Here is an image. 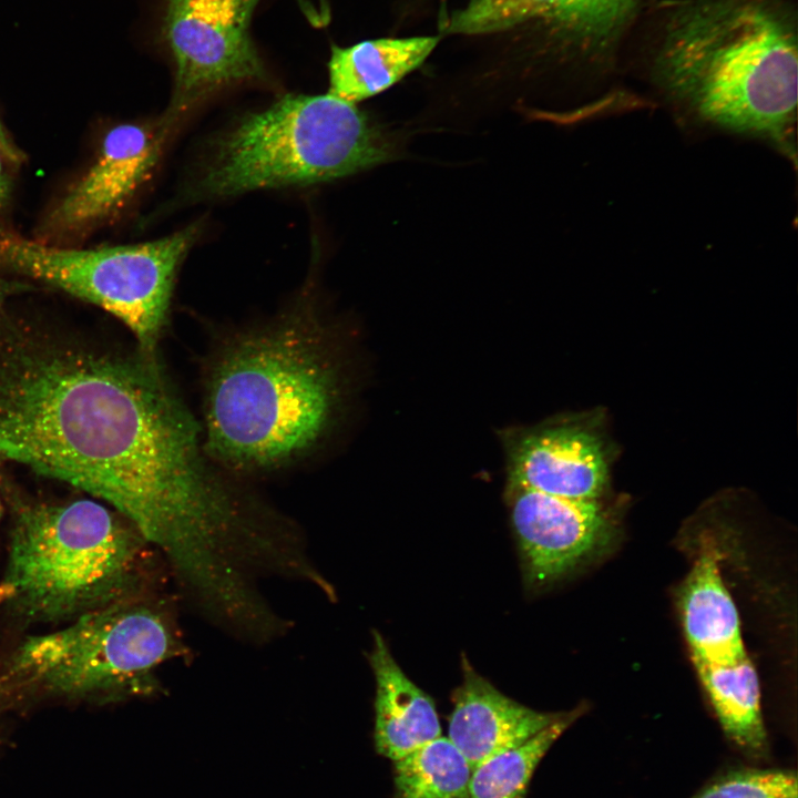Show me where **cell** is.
<instances>
[{
	"mask_svg": "<svg viewBox=\"0 0 798 798\" xmlns=\"http://www.w3.org/2000/svg\"><path fill=\"white\" fill-rule=\"evenodd\" d=\"M0 456L113 505L145 532L214 467L160 358L0 313Z\"/></svg>",
	"mask_w": 798,
	"mask_h": 798,
	"instance_id": "1",
	"label": "cell"
},
{
	"mask_svg": "<svg viewBox=\"0 0 798 798\" xmlns=\"http://www.w3.org/2000/svg\"><path fill=\"white\" fill-rule=\"evenodd\" d=\"M338 372L327 328L310 303L231 330L204 366L201 428L207 453L236 478L309 460L335 420Z\"/></svg>",
	"mask_w": 798,
	"mask_h": 798,
	"instance_id": "2",
	"label": "cell"
},
{
	"mask_svg": "<svg viewBox=\"0 0 798 798\" xmlns=\"http://www.w3.org/2000/svg\"><path fill=\"white\" fill-rule=\"evenodd\" d=\"M658 84L703 121L758 136L795 160L796 19L782 0H685L654 61Z\"/></svg>",
	"mask_w": 798,
	"mask_h": 798,
	"instance_id": "3",
	"label": "cell"
},
{
	"mask_svg": "<svg viewBox=\"0 0 798 798\" xmlns=\"http://www.w3.org/2000/svg\"><path fill=\"white\" fill-rule=\"evenodd\" d=\"M638 0H393L391 28L438 35L479 88L522 91L604 63Z\"/></svg>",
	"mask_w": 798,
	"mask_h": 798,
	"instance_id": "4",
	"label": "cell"
},
{
	"mask_svg": "<svg viewBox=\"0 0 798 798\" xmlns=\"http://www.w3.org/2000/svg\"><path fill=\"white\" fill-rule=\"evenodd\" d=\"M146 544L130 522L91 500L21 505L3 581L13 590L9 602L52 621L133 597Z\"/></svg>",
	"mask_w": 798,
	"mask_h": 798,
	"instance_id": "5",
	"label": "cell"
},
{
	"mask_svg": "<svg viewBox=\"0 0 798 798\" xmlns=\"http://www.w3.org/2000/svg\"><path fill=\"white\" fill-rule=\"evenodd\" d=\"M390 134L330 93L285 94L223 136L197 184L204 195L329 182L390 161Z\"/></svg>",
	"mask_w": 798,
	"mask_h": 798,
	"instance_id": "6",
	"label": "cell"
},
{
	"mask_svg": "<svg viewBox=\"0 0 798 798\" xmlns=\"http://www.w3.org/2000/svg\"><path fill=\"white\" fill-rule=\"evenodd\" d=\"M187 652L171 603L133 596L24 641L6 664L0 686L62 695L152 693L160 687V666Z\"/></svg>",
	"mask_w": 798,
	"mask_h": 798,
	"instance_id": "7",
	"label": "cell"
},
{
	"mask_svg": "<svg viewBox=\"0 0 798 798\" xmlns=\"http://www.w3.org/2000/svg\"><path fill=\"white\" fill-rule=\"evenodd\" d=\"M196 233L191 226L141 244L75 248L0 227V268L109 311L131 330L141 351L158 357L176 272Z\"/></svg>",
	"mask_w": 798,
	"mask_h": 798,
	"instance_id": "8",
	"label": "cell"
},
{
	"mask_svg": "<svg viewBox=\"0 0 798 798\" xmlns=\"http://www.w3.org/2000/svg\"><path fill=\"white\" fill-rule=\"evenodd\" d=\"M268 1L150 0L151 44L173 71L167 125L222 91L272 82L253 32Z\"/></svg>",
	"mask_w": 798,
	"mask_h": 798,
	"instance_id": "9",
	"label": "cell"
},
{
	"mask_svg": "<svg viewBox=\"0 0 798 798\" xmlns=\"http://www.w3.org/2000/svg\"><path fill=\"white\" fill-rule=\"evenodd\" d=\"M166 131L162 123L110 129L90 166L41 218L34 239L71 246L112 222L150 176Z\"/></svg>",
	"mask_w": 798,
	"mask_h": 798,
	"instance_id": "10",
	"label": "cell"
},
{
	"mask_svg": "<svg viewBox=\"0 0 798 798\" xmlns=\"http://www.w3.org/2000/svg\"><path fill=\"white\" fill-rule=\"evenodd\" d=\"M511 520L529 584L548 585L606 550L615 536L598 500L513 490Z\"/></svg>",
	"mask_w": 798,
	"mask_h": 798,
	"instance_id": "11",
	"label": "cell"
},
{
	"mask_svg": "<svg viewBox=\"0 0 798 798\" xmlns=\"http://www.w3.org/2000/svg\"><path fill=\"white\" fill-rule=\"evenodd\" d=\"M607 478L603 442L579 426L549 428L525 437L515 449L510 471L513 490L574 500H598Z\"/></svg>",
	"mask_w": 798,
	"mask_h": 798,
	"instance_id": "12",
	"label": "cell"
},
{
	"mask_svg": "<svg viewBox=\"0 0 798 798\" xmlns=\"http://www.w3.org/2000/svg\"><path fill=\"white\" fill-rule=\"evenodd\" d=\"M463 681L453 693L448 738L472 770L488 758L516 747L563 713L529 708L502 694L463 658Z\"/></svg>",
	"mask_w": 798,
	"mask_h": 798,
	"instance_id": "13",
	"label": "cell"
},
{
	"mask_svg": "<svg viewBox=\"0 0 798 798\" xmlns=\"http://www.w3.org/2000/svg\"><path fill=\"white\" fill-rule=\"evenodd\" d=\"M369 662L376 679L377 751L395 761L441 736L432 699L402 672L376 631Z\"/></svg>",
	"mask_w": 798,
	"mask_h": 798,
	"instance_id": "14",
	"label": "cell"
},
{
	"mask_svg": "<svg viewBox=\"0 0 798 798\" xmlns=\"http://www.w3.org/2000/svg\"><path fill=\"white\" fill-rule=\"evenodd\" d=\"M440 42L438 35H388L331 45L328 93L357 104L375 96L422 66Z\"/></svg>",
	"mask_w": 798,
	"mask_h": 798,
	"instance_id": "15",
	"label": "cell"
},
{
	"mask_svg": "<svg viewBox=\"0 0 798 798\" xmlns=\"http://www.w3.org/2000/svg\"><path fill=\"white\" fill-rule=\"evenodd\" d=\"M681 591V612L693 659L745 649L738 612L719 570V551L705 540Z\"/></svg>",
	"mask_w": 798,
	"mask_h": 798,
	"instance_id": "16",
	"label": "cell"
},
{
	"mask_svg": "<svg viewBox=\"0 0 798 798\" xmlns=\"http://www.w3.org/2000/svg\"><path fill=\"white\" fill-rule=\"evenodd\" d=\"M693 662L729 741L750 759L767 758L759 683L746 649Z\"/></svg>",
	"mask_w": 798,
	"mask_h": 798,
	"instance_id": "17",
	"label": "cell"
},
{
	"mask_svg": "<svg viewBox=\"0 0 798 798\" xmlns=\"http://www.w3.org/2000/svg\"><path fill=\"white\" fill-rule=\"evenodd\" d=\"M395 763L400 798H467L472 767L444 736L410 751Z\"/></svg>",
	"mask_w": 798,
	"mask_h": 798,
	"instance_id": "18",
	"label": "cell"
},
{
	"mask_svg": "<svg viewBox=\"0 0 798 798\" xmlns=\"http://www.w3.org/2000/svg\"><path fill=\"white\" fill-rule=\"evenodd\" d=\"M580 715V708L565 712L523 744L481 763L472 770L468 797L524 798L538 765Z\"/></svg>",
	"mask_w": 798,
	"mask_h": 798,
	"instance_id": "19",
	"label": "cell"
},
{
	"mask_svg": "<svg viewBox=\"0 0 798 798\" xmlns=\"http://www.w3.org/2000/svg\"><path fill=\"white\" fill-rule=\"evenodd\" d=\"M797 794L794 770L741 766L717 774L690 798H798Z\"/></svg>",
	"mask_w": 798,
	"mask_h": 798,
	"instance_id": "20",
	"label": "cell"
},
{
	"mask_svg": "<svg viewBox=\"0 0 798 798\" xmlns=\"http://www.w3.org/2000/svg\"><path fill=\"white\" fill-rule=\"evenodd\" d=\"M0 152L4 158L11 163L19 165L24 161L23 152L14 144L8 135L2 122L0 121Z\"/></svg>",
	"mask_w": 798,
	"mask_h": 798,
	"instance_id": "21",
	"label": "cell"
},
{
	"mask_svg": "<svg viewBox=\"0 0 798 798\" xmlns=\"http://www.w3.org/2000/svg\"><path fill=\"white\" fill-rule=\"evenodd\" d=\"M7 163L9 162L0 152V212L9 205L12 194V182L6 165Z\"/></svg>",
	"mask_w": 798,
	"mask_h": 798,
	"instance_id": "22",
	"label": "cell"
},
{
	"mask_svg": "<svg viewBox=\"0 0 798 798\" xmlns=\"http://www.w3.org/2000/svg\"><path fill=\"white\" fill-rule=\"evenodd\" d=\"M12 594H13L12 587L2 582L0 584V604L9 602Z\"/></svg>",
	"mask_w": 798,
	"mask_h": 798,
	"instance_id": "23",
	"label": "cell"
},
{
	"mask_svg": "<svg viewBox=\"0 0 798 798\" xmlns=\"http://www.w3.org/2000/svg\"><path fill=\"white\" fill-rule=\"evenodd\" d=\"M6 295V284L0 277V313L2 311V304Z\"/></svg>",
	"mask_w": 798,
	"mask_h": 798,
	"instance_id": "24",
	"label": "cell"
}]
</instances>
